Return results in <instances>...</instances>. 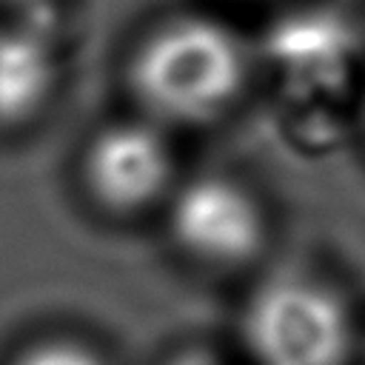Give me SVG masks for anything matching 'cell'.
Here are the masks:
<instances>
[{
    "label": "cell",
    "instance_id": "5b68a950",
    "mask_svg": "<svg viewBox=\"0 0 365 365\" xmlns=\"http://www.w3.org/2000/svg\"><path fill=\"white\" fill-rule=\"evenodd\" d=\"M57 86L51 37L34 26L0 29V128L26 125Z\"/></svg>",
    "mask_w": 365,
    "mask_h": 365
},
{
    "label": "cell",
    "instance_id": "8992f818",
    "mask_svg": "<svg viewBox=\"0 0 365 365\" xmlns=\"http://www.w3.org/2000/svg\"><path fill=\"white\" fill-rule=\"evenodd\" d=\"M11 365H106L100 354L80 342L68 339H46L31 348H26Z\"/></svg>",
    "mask_w": 365,
    "mask_h": 365
},
{
    "label": "cell",
    "instance_id": "6da1fadb",
    "mask_svg": "<svg viewBox=\"0 0 365 365\" xmlns=\"http://www.w3.org/2000/svg\"><path fill=\"white\" fill-rule=\"evenodd\" d=\"M248 54L234 31L205 17L154 29L131 57L137 103L160 123L197 125L220 117L242 91Z\"/></svg>",
    "mask_w": 365,
    "mask_h": 365
},
{
    "label": "cell",
    "instance_id": "52a82bcc",
    "mask_svg": "<svg viewBox=\"0 0 365 365\" xmlns=\"http://www.w3.org/2000/svg\"><path fill=\"white\" fill-rule=\"evenodd\" d=\"M11 3H23V6H34V3H40V0H11Z\"/></svg>",
    "mask_w": 365,
    "mask_h": 365
},
{
    "label": "cell",
    "instance_id": "3957f363",
    "mask_svg": "<svg viewBox=\"0 0 365 365\" xmlns=\"http://www.w3.org/2000/svg\"><path fill=\"white\" fill-rule=\"evenodd\" d=\"M168 228L185 254L211 265L248 262L265 242V214L257 197L222 174L185 182L171 200Z\"/></svg>",
    "mask_w": 365,
    "mask_h": 365
},
{
    "label": "cell",
    "instance_id": "7a4b0ae2",
    "mask_svg": "<svg viewBox=\"0 0 365 365\" xmlns=\"http://www.w3.org/2000/svg\"><path fill=\"white\" fill-rule=\"evenodd\" d=\"M242 339L257 365H345L354 325L345 302L308 277H277L242 311Z\"/></svg>",
    "mask_w": 365,
    "mask_h": 365
},
{
    "label": "cell",
    "instance_id": "277c9868",
    "mask_svg": "<svg viewBox=\"0 0 365 365\" xmlns=\"http://www.w3.org/2000/svg\"><path fill=\"white\" fill-rule=\"evenodd\" d=\"M171 148L148 123L103 128L83 157L88 194L111 214H134L157 202L171 182Z\"/></svg>",
    "mask_w": 365,
    "mask_h": 365
}]
</instances>
